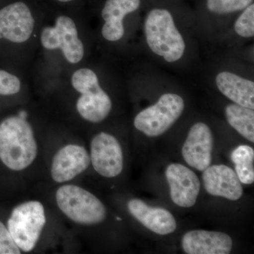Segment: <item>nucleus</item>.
<instances>
[{
  "mask_svg": "<svg viewBox=\"0 0 254 254\" xmlns=\"http://www.w3.org/2000/svg\"><path fill=\"white\" fill-rule=\"evenodd\" d=\"M143 42L157 61L171 66H181L192 55V32L194 21L187 23L170 5L156 3L145 10L142 23Z\"/></svg>",
  "mask_w": 254,
  "mask_h": 254,
  "instance_id": "obj_1",
  "label": "nucleus"
},
{
  "mask_svg": "<svg viewBox=\"0 0 254 254\" xmlns=\"http://www.w3.org/2000/svg\"><path fill=\"white\" fill-rule=\"evenodd\" d=\"M38 145L31 124L21 115L0 120V161L13 172H22L34 163Z\"/></svg>",
  "mask_w": 254,
  "mask_h": 254,
  "instance_id": "obj_2",
  "label": "nucleus"
},
{
  "mask_svg": "<svg viewBox=\"0 0 254 254\" xmlns=\"http://www.w3.org/2000/svg\"><path fill=\"white\" fill-rule=\"evenodd\" d=\"M73 89L80 93L76 103V111L85 121L99 124L105 121L113 110V101L100 85L98 74L90 68H81L71 78Z\"/></svg>",
  "mask_w": 254,
  "mask_h": 254,
  "instance_id": "obj_3",
  "label": "nucleus"
},
{
  "mask_svg": "<svg viewBox=\"0 0 254 254\" xmlns=\"http://www.w3.org/2000/svg\"><path fill=\"white\" fill-rule=\"evenodd\" d=\"M55 202L66 218L81 226L99 225L106 218L103 202L78 185L63 184L55 192Z\"/></svg>",
  "mask_w": 254,
  "mask_h": 254,
  "instance_id": "obj_4",
  "label": "nucleus"
},
{
  "mask_svg": "<svg viewBox=\"0 0 254 254\" xmlns=\"http://www.w3.org/2000/svg\"><path fill=\"white\" fill-rule=\"evenodd\" d=\"M46 223L44 205L39 200H29L12 209L6 227L21 253H29L38 245Z\"/></svg>",
  "mask_w": 254,
  "mask_h": 254,
  "instance_id": "obj_5",
  "label": "nucleus"
},
{
  "mask_svg": "<svg viewBox=\"0 0 254 254\" xmlns=\"http://www.w3.org/2000/svg\"><path fill=\"white\" fill-rule=\"evenodd\" d=\"M185 109L183 97L175 92H165L153 104L141 110L133 120V126L145 136L163 134L175 125Z\"/></svg>",
  "mask_w": 254,
  "mask_h": 254,
  "instance_id": "obj_6",
  "label": "nucleus"
},
{
  "mask_svg": "<svg viewBox=\"0 0 254 254\" xmlns=\"http://www.w3.org/2000/svg\"><path fill=\"white\" fill-rule=\"evenodd\" d=\"M254 0H203L198 16L193 18L195 32L209 39H218L234 19Z\"/></svg>",
  "mask_w": 254,
  "mask_h": 254,
  "instance_id": "obj_7",
  "label": "nucleus"
},
{
  "mask_svg": "<svg viewBox=\"0 0 254 254\" xmlns=\"http://www.w3.org/2000/svg\"><path fill=\"white\" fill-rule=\"evenodd\" d=\"M42 46L48 50H60L68 63L75 64L83 60L85 48L78 36L76 23L67 16H60L54 26H46L40 36Z\"/></svg>",
  "mask_w": 254,
  "mask_h": 254,
  "instance_id": "obj_8",
  "label": "nucleus"
},
{
  "mask_svg": "<svg viewBox=\"0 0 254 254\" xmlns=\"http://www.w3.org/2000/svg\"><path fill=\"white\" fill-rule=\"evenodd\" d=\"M91 164L100 176L113 178L119 176L124 168L123 148L111 133L100 132L90 143Z\"/></svg>",
  "mask_w": 254,
  "mask_h": 254,
  "instance_id": "obj_9",
  "label": "nucleus"
},
{
  "mask_svg": "<svg viewBox=\"0 0 254 254\" xmlns=\"http://www.w3.org/2000/svg\"><path fill=\"white\" fill-rule=\"evenodd\" d=\"M89 152L83 145L67 143L60 148L52 159L50 176L58 184L68 183L89 168Z\"/></svg>",
  "mask_w": 254,
  "mask_h": 254,
  "instance_id": "obj_10",
  "label": "nucleus"
},
{
  "mask_svg": "<svg viewBox=\"0 0 254 254\" xmlns=\"http://www.w3.org/2000/svg\"><path fill=\"white\" fill-rule=\"evenodd\" d=\"M213 146V134L210 127L198 122L190 127L182 147V155L190 166L203 172L211 164Z\"/></svg>",
  "mask_w": 254,
  "mask_h": 254,
  "instance_id": "obj_11",
  "label": "nucleus"
},
{
  "mask_svg": "<svg viewBox=\"0 0 254 254\" xmlns=\"http://www.w3.org/2000/svg\"><path fill=\"white\" fill-rule=\"evenodd\" d=\"M171 199L178 206L190 208L199 194L200 183L194 172L181 164L168 165L165 172Z\"/></svg>",
  "mask_w": 254,
  "mask_h": 254,
  "instance_id": "obj_12",
  "label": "nucleus"
},
{
  "mask_svg": "<svg viewBox=\"0 0 254 254\" xmlns=\"http://www.w3.org/2000/svg\"><path fill=\"white\" fill-rule=\"evenodd\" d=\"M213 82L218 91L237 105L254 110V81L237 70L222 68L215 71Z\"/></svg>",
  "mask_w": 254,
  "mask_h": 254,
  "instance_id": "obj_13",
  "label": "nucleus"
},
{
  "mask_svg": "<svg viewBox=\"0 0 254 254\" xmlns=\"http://www.w3.org/2000/svg\"><path fill=\"white\" fill-rule=\"evenodd\" d=\"M142 0H106L101 11V36L105 41L117 43L125 35V20L141 9Z\"/></svg>",
  "mask_w": 254,
  "mask_h": 254,
  "instance_id": "obj_14",
  "label": "nucleus"
},
{
  "mask_svg": "<svg viewBox=\"0 0 254 254\" xmlns=\"http://www.w3.org/2000/svg\"><path fill=\"white\" fill-rule=\"evenodd\" d=\"M203 172V185L209 194L230 200H237L242 196L243 187L232 168L224 165H210Z\"/></svg>",
  "mask_w": 254,
  "mask_h": 254,
  "instance_id": "obj_15",
  "label": "nucleus"
},
{
  "mask_svg": "<svg viewBox=\"0 0 254 254\" xmlns=\"http://www.w3.org/2000/svg\"><path fill=\"white\" fill-rule=\"evenodd\" d=\"M182 246L188 254H228L233 242L223 232L192 230L182 237Z\"/></svg>",
  "mask_w": 254,
  "mask_h": 254,
  "instance_id": "obj_16",
  "label": "nucleus"
},
{
  "mask_svg": "<svg viewBox=\"0 0 254 254\" xmlns=\"http://www.w3.org/2000/svg\"><path fill=\"white\" fill-rule=\"evenodd\" d=\"M127 208L132 216L140 223L158 235H169L177 229L176 220L166 209L149 206L138 198L130 200Z\"/></svg>",
  "mask_w": 254,
  "mask_h": 254,
  "instance_id": "obj_17",
  "label": "nucleus"
},
{
  "mask_svg": "<svg viewBox=\"0 0 254 254\" xmlns=\"http://www.w3.org/2000/svg\"><path fill=\"white\" fill-rule=\"evenodd\" d=\"M227 123L249 141L254 142V110L232 103L225 109Z\"/></svg>",
  "mask_w": 254,
  "mask_h": 254,
  "instance_id": "obj_18",
  "label": "nucleus"
},
{
  "mask_svg": "<svg viewBox=\"0 0 254 254\" xmlns=\"http://www.w3.org/2000/svg\"><path fill=\"white\" fill-rule=\"evenodd\" d=\"M231 159L235 165L241 183L251 185L254 182V150L249 145H242L232 151Z\"/></svg>",
  "mask_w": 254,
  "mask_h": 254,
  "instance_id": "obj_19",
  "label": "nucleus"
},
{
  "mask_svg": "<svg viewBox=\"0 0 254 254\" xmlns=\"http://www.w3.org/2000/svg\"><path fill=\"white\" fill-rule=\"evenodd\" d=\"M227 33H230V34L233 36L235 39L239 40V41H250L254 39V2L249 5L246 9L237 15L225 34Z\"/></svg>",
  "mask_w": 254,
  "mask_h": 254,
  "instance_id": "obj_20",
  "label": "nucleus"
},
{
  "mask_svg": "<svg viewBox=\"0 0 254 254\" xmlns=\"http://www.w3.org/2000/svg\"><path fill=\"white\" fill-rule=\"evenodd\" d=\"M21 89L20 78L6 68L0 67V98L14 96Z\"/></svg>",
  "mask_w": 254,
  "mask_h": 254,
  "instance_id": "obj_21",
  "label": "nucleus"
},
{
  "mask_svg": "<svg viewBox=\"0 0 254 254\" xmlns=\"http://www.w3.org/2000/svg\"><path fill=\"white\" fill-rule=\"evenodd\" d=\"M21 251L14 243L7 227L0 221V254H20Z\"/></svg>",
  "mask_w": 254,
  "mask_h": 254,
  "instance_id": "obj_22",
  "label": "nucleus"
},
{
  "mask_svg": "<svg viewBox=\"0 0 254 254\" xmlns=\"http://www.w3.org/2000/svg\"><path fill=\"white\" fill-rule=\"evenodd\" d=\"M58 1H61V2H68V1H73V0H58Z\"/></svg>",
  "mask_w": 254,
  "mask_h": 254,
  "instance_id": "obj_23",
  "label": "nucleus"
},
{
  "mask_svg": "<svg viewBox=\"0 0 254 254\" xmlns=\"http://www.w3.org/2000/svg\"><path fill=\"white\" fill-rule=\"evenodd\" d=\"M0 1H1V0H0Z\"/></svg>",
  "mask_w": 254,
  "mask_h": 254,
  "instance_id": "obj_24",
  "label": "nucleus"
}]
</instances>
